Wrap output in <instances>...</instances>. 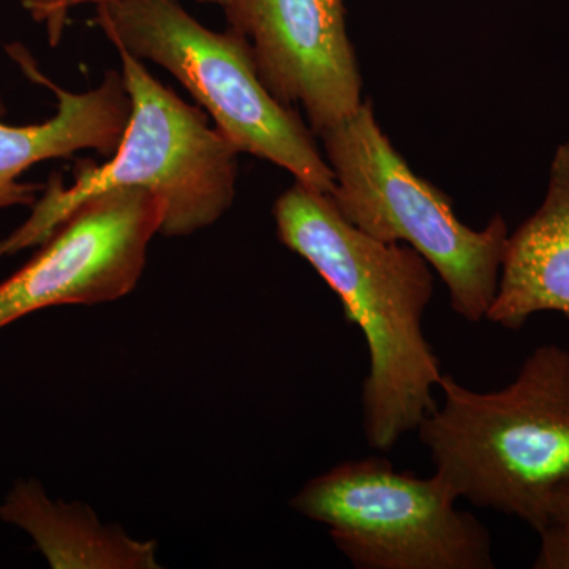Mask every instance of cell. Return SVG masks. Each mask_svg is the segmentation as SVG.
Instances as JSON below:
<instances>
[{"instance_id": "8992f818", "label": "cell", "mask_w": 569, "mask_h": 569, "mask_svg": "<svg viewBox=\"0 0 569 569\" xmlns=\"http://www.w3.org/2000/svg\"><path fill=\"white\" fill-rule=\"evenodd\" d=\"M458 500L437 473L418 478L370 456L310 479L290 505L325 523L356 569L496 568L488 529Z\"/></svg>"}, {"instance_id": "3957f363", "label": "cell", "mask_w": 569, "mask_h": 569, "mask_svg": "<svg viewBox=\"0 0 569 569\" xmlns=\"http://www.w3.org/2000/svg\"><path fill=\"white\" fill-rule=\"evenodd\" d=\"M118 54L132 100L121 144L108 162L78 160L71 186L52 176L29 219L0 241V260L40 246L77 206L107 190L157 194L163 204L160 234L168 238L211 227L233 204L239 152L209 127L203 112L157 80L141 59L121 48Z\"/></svg>"}, {"instance_id": "9c48e42d", "label": "cell", "mask_w": 569, "mask_h": 569, "mask_svg": "<svg viewBox=\"0 0 569 569\" xmlns=\"http://www.w3.org/2000/svg\"><path fill=\"white\" fill-rule=\"evenodd\" d=\"M7 51L32 81L51 89L58 99V111L48 121L10 126L2 121L7 108L0 93V209L32 208L44 186L20 182L21 174L44 160L67 159L80 151L111 157L129 126L132 100L119 71L108 70L102 84L91 91L70 92L41 73L22 44H9Z\"/></svg>"}, {"instance_id": "277c9868", "label": "cell", "mask_w": 569, "mask_h": 569, "mask_svg": "<svg viewBox=\"0 0 569 569\" xmlns=\"http://www.w3.org/2000/svg\"><path fill=\"white\" fill-rule=\"evenodd\" d=\"M93 22L116 50L170 71L236 151L268 160L318 192H335L316 133L268 91L244 36L211 31L178 0H108L96 6Z\"/></svg>"}, {"instance_id": "9a60e30c", "label": "cell", "mask_w": 569, "mask_h": 569, "mask_svg": "<svg viewBox=\"0 0 569 569\" xmlns=\"http://www.w3.org/2000/svg\"><path fill=\"white\" fill-rule=\"evenodd\" d=\"M108 2V0H71V9L78 6H86V3H93V6H99V3ZM200 3H213V6L223 7L227 6L228 0H197Z\"/></svg>"}, {"instance_id": "52a82bcc", "label": "cell", "mask_w": 569, "mask_h": 569, "mask_svg": "<svg viewBox=\"0 0 569 569\" xmlns=\"http://www.w3.org/2000/svg\"><path fill=\"white\" fill-rule=\"evenodd\" d=\"M163 204L142 189L88 198L0 283V329L47 307L118 301L140 282Z\"/></svg>"}, {"instance_id": "6da1fadb", "label": "cell", "mask_w": 569, "mask_h": 569, "mask_svg": "<svg viewBox=\"0 0 569 569\" xmlns=\"http://www.w3.org/2000/svg\"><path fill=\"white\" fill-rule=\"evenodd\" d=\"M277 236L323 277L369 351L362 383V430L370 448L391 451L437 408L443 372L422 318L433 298L432 266L399 242H383L348 222L331 194L306 183L277 198Z\"/></svg>"}, {"instance_id": "5b68a950", "label": "cell", "mask_w": 569, "mask_h": 569, "mask_svg": "<svg viewBox=\"0 0 569 569\" xmlns=\"http://www.w3.org/2000/svg\"><path fill=\"white\" fill-rule=\"evenodd\" d=\"M336 179L337 209L359 230L417 250L448 287L451 309L470 323L488 317L509 238L500 213L482 230L460 222L451 198L413 173L365 100L321 133Z\"/></svg>"}, {"instance_id": "ba28073f", "label": "cell", "mask_w": 569, "mask_h": 569, "mask_svg": "<svg viewBox=\"0 0 569 569\" xmlns=\"http://www.w3.org/2000/svg\"><path fill=\"white\" fill-rule=\"evenodd\" d=\"M228 24L252 47L258 74L320 137L362 102V77L343 0H228Z\"/></svg>"}, {"instance_id": "7c38bea8", "label": "cell", "mask_w": 569, "mask_h": 569, "mask_svg": "<svg viewBox=\"0 0 569 569\" xmlns=\"http://www.w3.org/2000/svg\"><path fill=\"white\" fill-rule=\"evenodd\" d=\"M541 538L533 568L569 569V526L559 520H548L538 531Z\"/></svg>"}, {"instance_id": "30bf717a", "label": "cell", "mask_w": 569, "mask_h": 569, "mask_svg": "<svg viewBox=\"0 0 569 569\" xmlns=\"http://www.w3.org/2000/svg\"><path fill=\"white\" fill-rule=\"evenodd\" d=\"M541 312L569 320V141L553 153L541 206L509 234L486 320L519 329Z\"/></svg>"}, {"instance_id": "8fae6325", "label": "cell", "mask_w": 569, "mask_h": 569, "mask_svg": "<svg viewBox=\"0 0 569 569\" xmlns=\"http://www.w3.org/2000/svg\"><path fill=\"white\" fill-rule=\"evenodd\" d=\"M0 519L28 531L54 569L160 568L156 541L104 526L88 505L51 500L36 479L11 489L0 505Z\"/></svg>"}, {"instance_id": "7a4b0ae2", "label": "cell", "mask_w": 569, "mask_h": 569, "mask_svg": "<svg viewBox=\"0 0 569 569\" xmlns=\"http://www.w3.org/2000/svg\"><path fill=\"white\" fill-rule=\"evenodd\" d=\"M438 388L443 403L417 429L438 477L459 500L541 530L549 493L569 478V350L535 348L498 391H473L448 373Z\"/></svg>"}, {"instance_id": "4fadbf2b", "label": "cell", "mask_w": 569, "mask_h": 569, "mask_svg": "<svg viewBox=\"0 0 569 569\" xmlns=\"http://www.w3.org/2000/svg\"><path fill=\"white\" fill-rule=\"evenodd\" d=\"M22 6L33 21L43 26L50 47H58L69 22L71 0H22Z\"/></svg>"}, {"instance_id": "5bb4252c", "label": "cell", "mask_w": 569, "mask_h": 569, "mask_svg": "<svg viewBox=\"0 0 569 569\" xmlns=\"http://www.w3.org/2000/svg\"><path fill=\"white\" fill-rule=\"evenodd\" d=\"M546 515L548 520H559L569 526V478L559 482L549 493Z\"/></svg>"}]
</instances>
